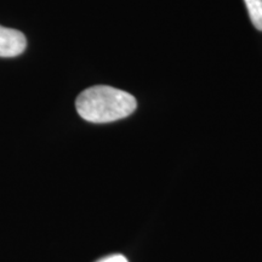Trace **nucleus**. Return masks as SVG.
<instances>
[{
  "label": "nucleus",
  "instance_id": "3",
  "mask_svg": "<svg viewBox=\"0 0 262 262\" xmlns=\"http://www.w3.org/2000/svg\"><path fill=\"white\" fill-rule=\"evenodd\" d=\"M254 27L262 31V0H244Z\"/></svg>",
  "mask_w": 262,
  "mask_h": 262
},
{
  "label": "nucleus",
  "instance_id": "2",
  "mask_svg": "<svg viewBox=\"0 0 262 262\" xmlns=\"http://www.w3.org/2000/svg\"><path fill=\"white\" fill-rule=\"evenodd\" d=\"M27 47V39L22 32L0 26V57H15Z\"/></svg>",
  "mask_w": 262,
  "mask_h": 262
},
{
  "label": "nucleus",
  "instance_id": "1",
  "mask_svg": "<svg viewBox=\"0 0 262 262\" xmlns=\"http://www.w3.org/2000/svg\"><path fill=\"white\" fill-rule=\"evenodd\" d=\"M136 107L133 95L108 85L91 86L75 100L78 114L86 122L96 124L124 119L135 112Z\"/></svg>",
  "mask_w": 262,
  "mask_h": 262
},
{
  "label": "nucleus",
  "instance_id": "4",
  "mask_svg": "<svg viewBox=\"0 0 262 262\" xmlns=\"http://www.w3.org/2000/svg\"><path fill=\"white\" fill-rule=\"evenodd\" d=\"M96 262H129V261H127V258L125 256H123V255L114 254V255H111V256L101 258V260H98Z\"/></svg>",
  "mask_w": 262,
  "mask_h": 262
}]
</instances>
